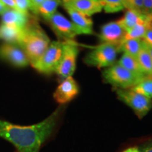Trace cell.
I'll list each match as a JSON object with an SVG mask.
<instances>
[{"mask_svg": "<svg viewBox=\"0 0 152 152\" xmlns=\"http://www.w3.org/2000/svg\"><path fill=\"white\" fill-rule=\"evenodd\" d=\"M64 105L37 124L22 126L0 120V137L14 144L19 152H39L52 136L64 111Z\"/></svg>", "mask_w": 152, "mask_h": 152, "instance_id": "6da1fadb", "label": "cell"}, {"mask_svg": "<svg viewBox=\"0 0 152 152\" xmlns=\"http://www.w3.org/2000/svg\"><path fill=\"white\" fill-rule=\"evenodd\" d=\"M51 41L35 18L25 28L20 47L24 51L31 65L40 58Z\"/></svg>", "mask_w": 152, "mask_h": 152, "instance_id": "7a4b0ae2", "label": "cell"}, {"mask_svg": "<svg viewBox=\"0 0 152 152\" xmlns=\"http://www.w3.org/2000/svg\"><path fill=\"white\" fill-rule=\"evenodd\" d=\"M119 52L118 45L102 43L86 55L84 61L87 65L97 68H108L115 64Z\"/></svg>", "mask_w": 152, "mask_h": 152, "instance_id": "3957f363", "label": "cell"}, {"mask_svg": "<svg viewBox=\"0 0 152 152\" xmlns=\"http://www.w3.org/2000/svg\"><path fill=\"white\" fill-rule=\"evenodd\" d=\"M102 75L104 81L115 89H131L143 80L118 64L106 68Z\"/></svg>", "mask_w": 152, "mask_h": 152, "instance_id": "277c9868", "label": "cell"}, {"mask_svg": "<svg viewBox=\"0 0 152 152\" xmlns=\"http://www.w3.org/2000/svg\"><path fill=\"white\" fill-rule=\"evenodd\" d=\"M118 99L130 108L140 119H142L152 109L151 99L137 93L131 89H115Z\"/></svg>", "mask_w": 152, "mask_h": 152, "instance_id": "5b68a950", "label": "cell"}, {"mask_svg": "<svg viewBox=\"0 0 152 152\" xmlns=\"http://www.w3.org/2000/svg\"><path fill=\"white\" fill-rule=\"evenodd\" d=\"M63 42H51L48 48L35 64L31 65L39 73L50 74L55 72L61 59Z\"/></svg>", "mask_w": 152, "mask_h": 152, "instance_id": "8992f818", "label": "cell"}, {"mask_svg": "<svg viewBox=\"0 0 152 152\" xmlns=\"http://www.w3.org/2000/svg\"><path fill=\"white\" fill-rule=\"evenodd\" d=\"M79 49L73 41H63L61 59L55 73L64 79L73 76L76 69Z\"/></svg>", "mask_w": 152, "mask_h": 152, "instance_id": "52a82bcc", "label": "cell"}, {"mask_svg": "<svg viewBox=\"0 0 152 152\" xmlns=\"http://www.w3.org/2000/svg\"><path fill=\"white\" fill-rule=\"evenodd\" d=\"M57 37L64 41H73L77 35L75 26L64 15L56 12L45 19Z\"/></svg>", "mask_w": 152, "mask_h": 152, "instance_id": "ba28073f", "label": "cell"}, {"mask_svg": "<svg viewBox=\"0 0 152 152\" xmlns=\"http://www.w3.org/2000/svg\"><path fill=\"white\" fill-rule=\"evenodd\" d=\"M0 59L19 68L26 67L30 64L28 56L21 47L9 43L0 45Z\"/></svg>", "mask_w": 152, "mask_h": 152, "instance_id": "9c48e42d", "label": "cell"}, {"mask_svg": "<svg viewBox=\"0 0 152 152\" xmlns=\"http://www.w3.org/2000/svg\"><path fill=\"white\" fill-rule=\"evenodd\" d=\"M125 33L126 31L118 20L104 25L101 28L99 38L102 43L118 45L120 47Z\"/></svg>", "mask_w": 152, "mask_h": 152, "instance_id": "30bf717a", "label": "cell"}, {"mask_svg": "<svg viewBox=\"0 0 152 152\" xmlns=\"http://www.w3.org/2000/svg\"><path fill=\"white\" fill-rule=\"evenodd\" d=\"M79 91L77 82L71 76L64 79L57 87L53 96L57 103L61 105H65L77 96Z\"/></svg>", "mask_w": 152, "mask_h": 152, "instance_id": "8fae6325", "label": "cell"}, {"mask_svg": "<svg viewBox=\"0 0 152 152\" xmlns=\"http://www.w3.org/2000/svg\"><path fill=\"white\" fill-rule=\"evenodd\" d=\"M71 17V22L75 26L77 35H93V21L90 17L81 14L71 7L63 5Z\"/></svg>", "mask_w": 152, "mask_h": 152, "instance_id": "7c38bea8", "label": "cell"}, {"mask_svg": "<svg viewBox=\"0 0 152 152\" xmlns=\"http://www.w3.org/2000/svg\"><path fill=\"white\" fill-rule=\"evenodd\" d=\"M62 4L71 7L81 14L90 17L103 10L101 0H61Z\"/></svg>", "mask_w": 152, "mask_h": 152, "instance_id": "4fadbf2b", "label": "cell"}, {"mask_svg": "<svg viewBox=\"0 0 152 152\" xmlns=\"http://www.w3.org/2000/svg\"><path fill=\"white\" fill-rule=\"evenodd\" d=\"M33 19L29 13L9 9L1 16V23L25 29Z\"/></svg>", "mask_w": 152, "mask_h": 152, "instance_id": "5bb4252c", "label": "cell"}, {"mask_svg": "<svg viewBox=\"0 0 152 152\" xmlns=\"http://www.w3.org/2000/svg\"><path fill=\"white\" fill-rule=\"evenodd\" d=\"M25 29L1 23L0 25V39L5 43L20 46Z\"/></svg>", "mask_w": 152, "mask_h": 152, "instance_id": "9a60e30c", "label": "cell"}, {"mask_svg": "<svg viewBox=\"0 0 152 152\" xmlns=\"http://www.w3.org/2000/svg\"><path fill=\"white\" fill-rule=\"evenodd\" d=\"M151 16H147L142 13L132 10H127L124 16L121 19H119V22L122 25L125 31H128L131 28L135 26L139 23L143 21L148 18Z\"/></svg>", "mask_w": 152, "mask_h": 152, "instance_id": "2e32d148", "label": "cell"}, {"mask_svg": "<svg viewBox=\"0 0 152 152\" xmlns=\"http://www.w3.org/2000/svg\"><path fill=\"white\" fill-rule=\"evenodd\" d=\"M116 64L121 66L126 70H128V71H130L131 73L134 74L140 78H146L145 75H144L143 72H142L141 68H140V66L139 64L137 58L129 56V55L123 53L122 56L121 57V58H120Z\"/></svg>", "mask_w": 152, "mask_h": 152, "instance_id": "e0dca14e", "label": "cell"}, {"mask_svg": "<svg viewBox=\"0 0 152 152\" xmlns=\"http://www.w3.org/2000/svg\"><path fill=\"white\" fill-rule=\"evenodd\" d=\"M152 19V16L149 17L143 21L139 23L135 26L131 28L128 31L125 33V35L123 38V41L128 40V39H142L145 35L147 30L149 29L151 26V21Z\"/></svg>", "mask_w": 152, "mask_h": 152, "instance_id": "ac0fdd59", "label": "cell"}, {"mask_svg": "<svg viewBox=\"0 0 152 152\" xmlns=\"http://www.w3.org/2000/svg\"><path fill=\"white\" fill-rule=\"evenodd\" d=\"M144 47V42L142 39H132L125 40L120 45V52H123L134 58H137Z\"/></svg>", "mask_w": 152, "mask_h": 152, "instance_id": "d6986e66", "label": "cell"}, {"mask_svg": "<svg viewBox=\"0 0 152 152\" xmlns=\"http://www.w3.org/2000/svg\"><path fill=\"white\" fill-rule=\"evenodd\" d=\"M137 59L145 77L152 78V59L149 53L146 49L144 43L143 48L138 54Z\"/></svg>", "mask_w": 152, "mask_h": 152, "instance_id": "ffe728a7", "label": "cell"}, {"mask_svg": "<svg viewBox=\"0 0 152 152\" xmlns=\"http://www.w3.org/2000/svg\"><path fill=\"white\" fill-rule=\"evenodd\" d=\"M61 4H62L61 0H45L38 7L37 15L41 16L45 20L56 12V9Z\"/></svg>", "mask_w": 152, "mask_h": 152, "instance_id": "44dd1931", "label": "cell"}, {"mask_svg": "<svg viewBox=\"0 0 152 152\" xmlns=\"http://www.w3.org/2000/svg\"><path fill=\"white\" fill-rule=\"evenodd\" d=\"M131 90L146 97L152 99V78H144L132 87Z\"/></svg>", "mask_w": 152, "mask_h": 152, "instance_id": "7402d4cb", "label": "cell"}, {"mask_svg": "<svg viewBox=\"0 0 152 152\" xmlns=\"http://www.w3.org/2000/svg\"><path fill=\"white\" fill-rule=\"evenodd\" d=\"M104 11L107 14H113L124 9L122 0H101Z\"/></svg>", "mask_w": 152, "mask_h": 152, "instance_id": "603a6c76", "label": "cell"}, {"mask_svg": "<svg viewBox=\"0 0 152 152\" xmlns=\"http://www.w3.org/2000/svg\"><path fill=\"white\" fill-rule=\"evenodd\" d=\"M122 2L125 9L143 14V0H122Z\"/></svg>", "mask_w": 152, "mask_h": 152, "instance_id": "cb8c5ba5", "label": "cell"}, {"mask_svg": "<svg viewBox=\"0 0 152 152\" xmlns=\"http://www.w3.org/2000/svg\"><path fill=\"white\" fill-rule=\"evenodd\" d=\"M17 10L25 13H29L31 10L32 4L30 0H14Z\"/></svg>", "mask_w": 152, "mask_h": 152, "instance_id": "d4e9b609", "label": "cell"}, {"mask_svg": "<svg viewBox=\"0 0 152 152\" xmlns=\"http://www.w3.org/2000/svg\"><path fill=\"white\" fill-rule=\"evenodd\" d=\"M142 13L147 16H152V0H143Z\"/></svg>", "mask_w": 152, "mask_h": 152, "instance_id": "484cf974", "label": "cell"}, {"mask_svg": "<svg viewBox=\"0 0 152 152\" xmlns=\"http://www.w3.org/2000/svg\"><path fill=\"white\" fill-rule=\"evenodd\" d=\"M142 40L147 44V45L152 47V29L151 28H149L147 30L144 37L142 38Z\"/></svg>", "mask_w": 152, "mask_h": 152, "instance_id": "4316f807", "label": "cell"}, {"mask_svg": "<svg viewBox=\"0 0 152 152\" xmlns=\"http://www.w3.org/2000/svg\"><path fill=\"white\" fill-rule=\"evenodd\" d=\"M32 4V7H31V11L35 15H37V10L38 7L42 4L45 0H30Z\"/></svg>", "mask_w": 152, "mask_h": 152, "instance_id": "83f0119b", "label": "cell"}, {"mask_svg": "<svg viewBox=\"0 0 152 152\" xmlns=\"http://www.w3.org/2000/svg\"><path fill=\"white\" fill-rule=\"evenodd\" d=\"M0 2L3 4L5 7L10 9H14L17 10L16 4H15L14 0H0Z\"/></svg>", "mask_w": 152, "mask_h": 152, "instance_id": "f1b7e54d", "label": "cell"}, {"mask_svg": "<svg viewBox=\"0 0 152 152\" xmlns=\"http://www.w3.org/2000/svg\"><path fill=\"white\" fill-rule=\"evenodd\" d=\"M121 152H141V150L138 147L134 146V147H129L126 148Z\"/></svg>", "mask_w": 152, "mask_h": 152, "instance_id": "f546056e", "label": "cell"}, {"mask_svg": "<svg viewBox=\"0 0 152 152\" xmlns=\"http://www.w3.org/2000/svg\"><path fill=\"white\" fill-rule=\"evenodd\" d=\"M9 8H7V7H5L4 5L2 3L0 2V15L2 16V15L4 14V13L7 11V10H9Z\"/></svg>", "mask_w": 152, "mask_h": 152, "instance_id": "4dcf8cb0", "label": "cell"}, {"mask_svg": "<svg viewBox=\"0 0 152 152\" xmlns=\"http://www.w3.org/2000/svg\"><path fill=\"white\" fill-rule=\"evenodd\" d=\"M143 42H144V41H143ZM144 45H145L146 49H147L148 52L149 53L150 56H151V59H152V47H150V46H149V45H147V44L144 42Z\"/></svg>", "mask_w": 152, "mask_h": 152, "instance_id": "1f68e13d", "label": "cell"}, {"mask_svg": "<svg viewBox=\"0 0 152 152\" xmlns=\"http://www.w3.org/2000/svg\"><path fill=\"white\" fill-rule=\"evenodd\" d=\"M141 152H152V144L148 146L143 150H141Z\"/></svg>", "mask_w": 152, "mask_h": 152, "instance_id": "d6a6232c", "label": "cell"}, {"mask_svg": "<svg viewBox=\"0 0 152 152\" xmlns=\"http://www.w3.org/2000/svg\"><path fill=\"white\" fill-rule=\"evenodd\" d=\"M150 27H151V28L152 29V19H151V26H150Z\"/></svg>", "mask_w": 152, "mask_h": 152, "instance_id": "836d02e7", "label": "cell"}]
</instances>
